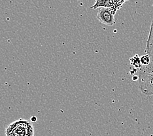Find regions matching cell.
Wrapping results in <instances>:
<instances>
[{"label":"cell","instance_id":"7a4b0ae2","mask_svg":"<svg viewBox=\"0 0 153 136\" xmlns=\"http://www.w3.org/2000/svg\"><path fill=\"white\" fill-rule=\"evenodd\" d=\"M33 126L26 120H19L9 125L6 129L7 136H25Z\"/></svg>","mask_w":153,"mask_h":136},{"label":"cell","instance_id":"52a82bcc","mask_svg":"<svg viewBox=\"0 0 153 136\" xmlns=\"http://www.w3.org/2000/svg\"><path fill=\"white\" fill-rule=\"evenodd\" d=\"M95 4L91 7V9H96L101 7H105L109 0H95Z\"/></svg>","mask_w":153,"mask_h":136},{"label":"cell","instance_id":"6da1fadb","mask_svg":"<svg viewBox=\"0 0 153 136\" xmlns=\"http://www.w3.org/2000/svg\"><path fill=\"white\" fill-rule=\"evenodd\" d=\"M152 59V58H151ZM139 88L146 96H153V60L138 69Z\"/></svg>","mask_w":153,"mask_h":136},{"label":"cell","instance_id":"277c9868","mask_svg":"<svg viewBox=\"0 0 153 136\" xmlns=\"http://www.w3.org/2000/svg\"><path fill=\"white\" fill-rule=\"evenodd\" d=\"M127 1L128 0H109L105 7L109 8L114 15L117 10H119Z\"/></svg>","mask_w":153,"mask_h":136},{"label":"cell","instance_id":"5b68a950","mask_svg":"<svg viewBox=\"0 0 153 136\" xmlns=\"http://www.w3.org/2000/svg\"><path fill=\"white\" fill-rule=\"evenodd\" d=\"M145 52L150 56L153 60V20L151 24L150 31H149L147 45H146Z\"/></svg>","mask_w":153,"mask_h":136},{"label":"cell","instance_id":"8fae6325","mask_svg":"<svg viewBox=\"0 0 153 136\" xmlns=\"http://www.w3.org/2000/svg\"><path fill=\"white\" fill-rule=\"evenodd\" d=\"M138 79H139L138 76H134V77H133V81H137Z\"/></svg>","mask_w":153,"mask_h":136},{"label":"cell","instance_id":"8992f818","mask_svg":"<svg viewBox=\"0 0 153 136\" xmlns=\"http://www.w3.org/2000/svg\"><path fill=\"white\" fill-rule=\"evenodd\" d=\"M130 64L131 65H133L135 69H140L142 67V64L141 62V59L140 57L139 56V55L136 54L134 56L131 57L130 59Z\"/></svg>","mask_w":153,"mask_h":136},{"label":"cell","instance_id":"3957f363","mask_svg":"<svg viewBox=\"0 0 153 136\" xmlns=\"http://www.w3.org/2000/svg\"><path fill=\"white\" fill-rule=\"evenodd\" d=\"M97 19L100 22L107 26H112L115 24L114 15L111 12V10L107 7H101L99 9L97 13Z\"/></svg>","mask_w":153,"mask_h":136},{"label":"cell","instance_id":"ba28073f","mask_svg":"<svg viewBox=\"0 0 153 136\" xmlns=\"http://www.w3.org/2000/svg\"><path fill=\"white\" fill-rule=\"evenodd\" d=\"M141 59V62L142 65H147L150 64L151 62V57L149 54H146L145 55L142 56L140 57Z\"/></svg>","mask_w":153,"mask_h":136},{"label":"cell","instance_id":"9c48e42d","mask_svg":"<svg viewBox=\"0 0 153 136\" xmlns=\"http://www.w3.org/2000/svg\"><path fill=\"white\" fill-rule=\"evenodd\" d=\"M25 136H33V127L30 129L29 132H28V134L26 135Z\"/></svg>","mask_w":153,"mask_h":136},{"label":"cell","instance_id":"30bf717a","mask_svg":"<svg viewBox=\"0 0 153 136\" xmlns=\"http://www.w3.org/2000/svg\"><path fill=\"white\" fill-rule=\"evenodd\" d=\"M37 120V117H35V116H33L32 118H31V121L32 122H36Z\"/></svg>","mask_w":153,"mask_h":136}]
</instances>
